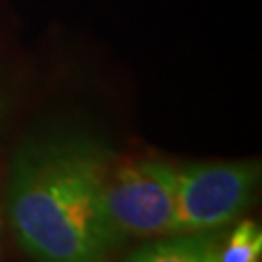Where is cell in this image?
Here are the masks:
<instances>
[{
	"label": "cell",
	"instance_id": "1",
	"mask_svg": "<svg viewBox=\"0 0 262 262\" xmlns=\"http://www.w3.org/2000/svg\"><path fill=\"white\" fill-rule=\"evenodd\" d=\"M116 153L94 136L55 131L24 142L7 179L15 238L44 262H96L122 247L105 210Z\"/></svg>",
	"mask_w": 262,
	"mask_h": 262
},
{
	"label": "cell",
	"instance_id": "2",
	"mask_svg": "<svg viewBox=\"0 0 262 262\" xmlns=\"http://www.w3.org/2000/svg\"><path fill=\"white\" fill-rule=\"evenodd\" d=\"M258 186L260 164L253 160L177 166L170 232H203L236 223L253 203Z\"/></svg>",
	"mask_w": 262,
	"mask_h": 262
},
{
	"label": "cell",
	"instance_id": "3",
	"mask_svg": "<svg viewBox=\"0 0 262 262\" xmlns=\"http://www.w3.org/2000/svg\"><path fill=\"white\" fill-rule=\"evenodd\" d=\"M177 166L160 158H138L114 164L105 210L120 243L149 241L168 234L175 214Z\"/></svg>",
	"mask_w": 262,
	"mask_h": 262
},
{
	"label": "cell",
	"instance_id": "4",
	"mask_svg": "<svg viewBox=\"0 0 262 262\" xmlns=\"http://www.w3.org/2000/svg\"><path fill=\"white\" fill-rule=\"evenodd\" d=\"M225 227L203 232H168L144 241L127 256L134 262H219Z\"/></svg>",
	"mask_w": 262,
	"mask_h": 262
},
{
	"label": "cell",
	"instance_id": "5",
	"mask_svg": "<svg viewBox=\"0 0 262 262\" xmlns=\"http://www.w3.org/2000/svg\"><path fill=\"white\" fill-rule=\"evenodd\" d=\"M262 258V229L256 221H241L225 227L219 262H256Z\"/></svg>",
	"mask_w": 262,
	"mask_h": 262
},
{
	"label": "cell",
	"instance_id": "6",
	"mask_svg": "<svg viewBox=\"0 0 262 262\" xmlns=\"http://www.w3.org/2000/svg\"><path fill=\"white\" fill-rule=\"evenodd\" d=\"M0 116H3V103H0Z\"/></svg>",
	"mask_w": 262,
	"mask_h": 262
}]
</instances>
